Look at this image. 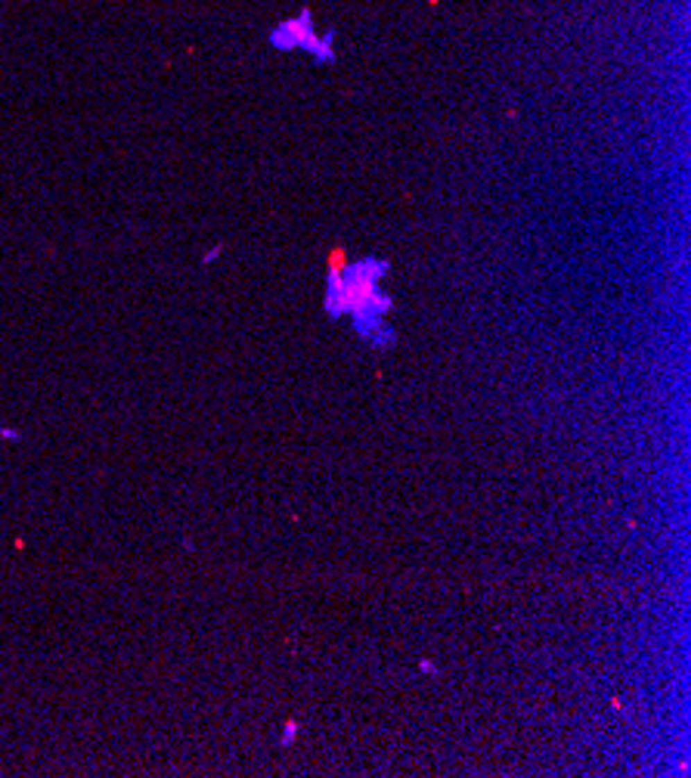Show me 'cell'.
Here are the masks:
<instances>
[{"label":"cell","instance_id":"277c9868","mask_svg":"<svg viewBox=\"0 0 691 778\" xmlns=\"http://www.w3.org/2000/svg\"><path fill=\"white\" fill-rule=\"evenodd\" d=\"M366 344H369L372 350H388V348H394V344H397V329H394V325H391V323H384L382 329H378V332H375V335L369 338Z\"/></svg>","mask_w":691,"mask_h":778},{"label":"cell","instance_id":"52a82bcc","mask_svg":"<svg viewBox=\"0 0 691 778\" xmlns=\"http://www.w3.org/2000/svg\"><path fill=\"white\" fill-rule=\"evenodd\" d=\"M217 255H221V245H217V248H211V251H208V255H205V261H214V257H217Z\"/></svg>","mask_w":691,"mask_h":778},{"label":"cell","instance_id":"6da1fadb","mask_svg":"<svg viewBox=\"0 0 691 778\" xmlns=\"http://www.w3.org/2000/svg\"><path fill=\"white\" fill-rule=\"evenodd\" d=\"M316 41V25H314V12L310 10H301L298 16L285 19L279 22L273 31H270V46L279 53H295V50H304L307 53Z\"/></svg>","mask_w":691,"mask_h":778},{"label":"cell","instance_id":"7a4b0ae2","mask_svg":"<svg viewBox=\"0 0 691 778\" xmlns=\"http://www.w3.org/2000/svg\"><path fill=\"white\" fill-rule=\"evenodd\" d=\"M325 314L329 316H348L350 314V291L348 285H344L341 273H338V267L329 270V276H325V301H323Z\"/></svg>","mask_w":691,"mask_h":778},{"label":"cell","instance_id":"5b68a950","mask_svg":"<svg viewBox=\"0 0 691 778\" xmlns=\"http://www.w3.org/2000/svg\"><path fill=\"white\" fill-rule=\"evenodd\" d=\"M298 735H301V722H295V720H289L282 726V732H279V744H282V747H291V744L298 741Z\"/></svg>","mask_w":691,"mask_h":778},{"label":"cell","instance_id":"3957f363","mask_svg":"<svg viewBox=\"0 0 691 778\" xmlns=\"http://www.w3.org/2000/svg\"><path fill=\"white\" fill-rule=\"evenodd\" d=\"M307 53L314 56V62H320V65L335 62V28H325V35H316V41Z\"/></svg>","mask_w":691,"mask_h":778},{"label":"cell","instance_id":"8992f818","mask_svg":"<svg viewBox=\"0 0 691 778\" xmlns=\"http://www.w3.org/2000/svg\"><path fill=\"white\" fill-rule=\"evenodd\" d=\"M418 673H425V676H437V663H434V661H428V657H422V661H418Z\"/></svg>","mask_w":691,"mask_h":778}]
</instances>
